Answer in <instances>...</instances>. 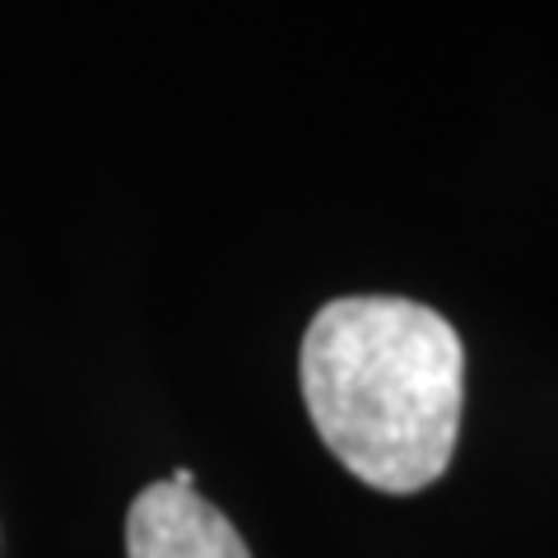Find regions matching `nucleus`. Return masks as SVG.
I'll return each mask as SVG.
<instances>
[{"label": "nucleus", "mask_w": 558, "mask_h": 558, "mask_svg": "<svg viewBox=\"0 0 558 558\" xmlns=\"http://www.w3.org/2000/svg\"><path fill=\"white\" fill-rule=\"evenodd\" d=\"M303 400L349 475L381 494L442 480L461 433L465 349L442 312L391 293L326 303L299 354Z\"/></svg>", "instance_id": "obj_1"}, {"label": "nucleus", "mask_w": 558, "mask_h": 558, "mask_svg": "<svg viewBox=\"0 0 558 558\" xmlns=\"http://www.w3.org/2000/svg\"><path fill=\"white\" fill-rule=\"evenodd\" d=\"M126 558H252L233 521L178 484L140 488L126 512Z\"/></svg>", "instance_id": "obj_2"}]
</instances>
